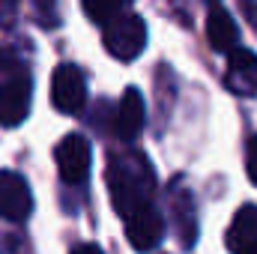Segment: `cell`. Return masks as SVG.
<instances>
[{"label":"cell","instance_id":"6da1fadb","mask_svg":"<svg viewBox=\"0 0 257 254\" xmlns=\"http://www.w3.org/2000/svg\"><path fill=\"white\" fill-rule=\"evenodd\" d=\"M105 180H108L111 203H114L120 218H128L132 212L147 206L156 194V171L147 162V156L138 150H126V153L111 156Z\"/></svg>","mask_w":257,"mask_h":254},{"label":"cell","instance_id":"7a4b0ae2","mask_svg":"<svg viewBox=\"0 0 257 254\" xmlns=\"http://www.w3.org/2000/svg\"><path fill=\"white\" fill-rule=\"evenodd\" d=\"M102 27H105L102 30V39H105L108 54H114L123 63H132L135 57H141V51L147 45V24H144L141 15L123 9L114 18H108Z\"/></svg>","mask_w":257,"mask_h":254},{"label":"cell","instance_id":"3957f363","mask_svg":"<svg viewBox=\"0 0 257 254\" xmlns=\"http://www.w3.org/2000/svg\"><path fill=\"white\" fill-rule=\"evenodd\" d=\"M51 102L60 114H81L87 105V81L84 72L72 63H60L51 75Z\"/></svg>","mask_w":257,"mask_h":254},{"label":"cell","instance_id":"277c9868","mask_svg":"<svg viewBox=\"0 0 257 254\" xmlns=\"http://www.w3.org/2000/svg\"><path fill=\"white\" fill-rule=\"evenodd\" d=\"M54 162H57V174L69 186H81L90 177V141L84 135H66L63 141L54 147Z\"/></svg>","mask_w":257,"mask_h":254},{"label":"cell","instance_id":"5b68a950","mask_svg":"<svg viewBox=\"0 0 257 254\" xmlns=\"http://www.w3.org/2000/svg\"><path fill=\"white\" fill-rule=\"evenodd\" d=\"M33 99V78L27 72H15L0 84V126H21L30 114Z\"/></svg>","mask_w":257,"mask_h":254},{"label":"cell","instance_id":"8992f818","mask_svg":"<svg viewBox=\"0 0 257 254\" xmlns=\"http://www.w3.org/2000/svg\"><path fill=\"white\" fill-rule=\"evenodd\" d=\"M33 212V194L21 174L15 171H0V218L21 224Z\"/></svg>","mask_w":257,"mask_h":254},{"label":"cell","instance_id":"52a82bcc","mask_svg":"<svg viewBox=\"0 0 257 254\" xmlns=\"http://www.w3.org/2000/svg\"><path fill=\"white\" fill-rule=\"evenodd\" d=\"M168 209H171V224H174V233L180 239L183 248H192L194 239H197V209H194V197L192 191L180 183L171 186L168 194Z\"/></svg>","mask_w":257,"mask_h":254},{"label":"cell","instance_id":"ba28073f","mask_svg":"<svg viewBox=\"0 0 257 254\" xmlns=\"http://www.w3.org/2000/svg\"><path fill=\"white\" fill-rule=\"evenodd\" d=\"M162 236H165V218L153 203L141 206L138 212H132L126 218V239L132 242V248L150 251L162 242Z\"/></svg>","mask_w":257,"mask_h":254},{"label":"cell","instance_id":"9c48e42d","mask_svg":"<svg viewBox=\"0 0 257 254\" xmlns=\"http://www.w3.org/2000/svg\"><path fill=\"white\" fill-rule=\"evenodd\" d=\"M224 84L236 96H254L257 93V54L245 51V48H233L227 54Z\"/></svg>","mask_w":257,"mask_h":254},{"label":"cell","instance_id":"30bf717a","mask_svg":"<svg viewBox=\"0 0 257 254\" xmlns=\"http://www.w3.org/2000/svg\"><path fill=\"white\" fill-rule=\"evenodd\" d=\"M144 120H147V114H144V96H141V90L128 87L126 93L120 96L117 114H114V132H117V138L135 141L141 135V129H144Z\"/></svg>","mask_w":257,"mask_h":254},{"label":"cell","instance_id":"8fae6325","mask_svg":"<svg viewBox=\"0 0 257 254\" xmlns=\"http://www.w3.org/2000/svg\"><path fill=\"white\" fill-rule=\"evenodd\" d=\"M206 39H209L212 51H218V54H230L233 48H239V27H236L233 15L227 9H221V6H212L209 9Z\"/></svg>","mask_w":257,"mask_h":254},{"label":"cell","instance_id":"7c38bea8","mask_svg":"<svg viewBox=\"0 0 257 254\" xmlns=\"http://www.w3.org/2000/svg\"><path fill=\"white\" fill-rule=\"evenodd\" d=\"M224 242H227L230 251H236V254L257 251V206L254 203H245V206L233 215Z\"/></svg>","mask_w":257,"mask_h":254},{"label":"cell","instance_id":"4fadbf2b","mask_svg":"<svg viewBox=\"0 0 257 254\" xmlns=\"http://www.w3.org/2000/svg\"><path fill=\"white\" fill-rule=\"evenodd\" d=\"M128 3H132V0H81L87 18H90L93 24H105L108 18H114L117 12H123Z\"/></svg>","mask_w":257,"mask_h":254},{"label":"cell","instance_id":"5bb4252c","mask_svg":"<svg viewBox=\"0 0 257 254\" xmlns=\"http://www.w3.org/2000/svg\"><path fill=\"white\" fill-rule=\"evenodd\" d=\"M33 9L39 15V24H45V27L57 24V0H33Z\"/></svg>","mask_w":257,"mask_h":254},{"label":"cell","instance_id":"9a60e30c","mask_svg":"<svg viewBox=\"0 0 257 254\" xmlns=\"http://www.w3.org/2000/svg\"><path fill=\"white\" fill-rule=\"evenodd\" d=\"M245 171H248V180L257 186V135L245 147Z\"/></svg>","mask_w":257,"mask_h":254},{"label":"cell","instance_id":"2e32d148","mask_svg":"<svg viewBox=\"0 0 257 254\" xmlns=\"http://www.w3.org/2000/svg\"><path fill=\"white\" fill-rule=\"evenodd\" d=\"M209 3H218V0H209Z\"/></svg>","mask_w":257,"mask_h":254}]
</instances>
